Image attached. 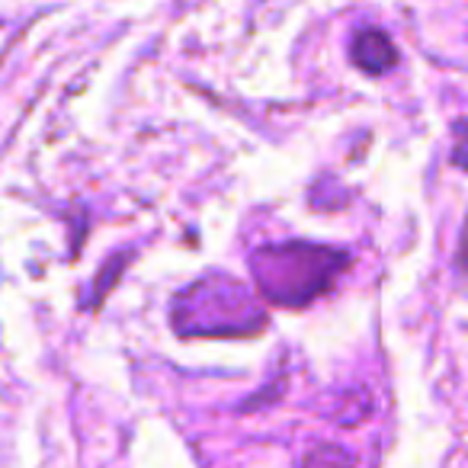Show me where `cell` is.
<instances>
[{
	"label": "cell",
	"instance_id": "1",
	"mask_svg": "<svg viewBox=\"0 0 468 468\" xmlns=\"http://www.w3.org/2000/svg\"><path fill=\"white\" fill-rule=\"evenodd\" d=\"M346 267H350L346 250L308 241L267 244L250 257V270L263 299L289 308H302L324 295Z\"/></svg>",
	"mask_w": 468,
	"mask_h": 468
},
{
	"label": "cell",
	"instance_id": "3",
	"mask_svg": "<svg viewBox=\"0 0 468 468\" xmlns=\"http://www.w3.org/2000/svg\"><path fill=\"white\" fill-rule=\"evenodd\" d=\"M302 468H356V455L334 442H318L314 449H308Z\"/></svg>",
	"mask_w": 468,
	"mask_h": 468
},
{
	"label": "cell",
	"instance_id": "2",
	"mask_svg": "<svg viewBox=\"0 0 468 468\" xmlns=\"http://www.w3.org/2000/svg\"><path fill=\"white\" fill-rule=\"evenodd\" d=\"M350 58L359 71L378 78V74L391 71V68L398 65V48L388 33H382V29H376V27H363V29H356V36H353V42H350Z\"/></svg>",
	"mask_w": 468,
	"mask_h": 468
}]
</instances>
